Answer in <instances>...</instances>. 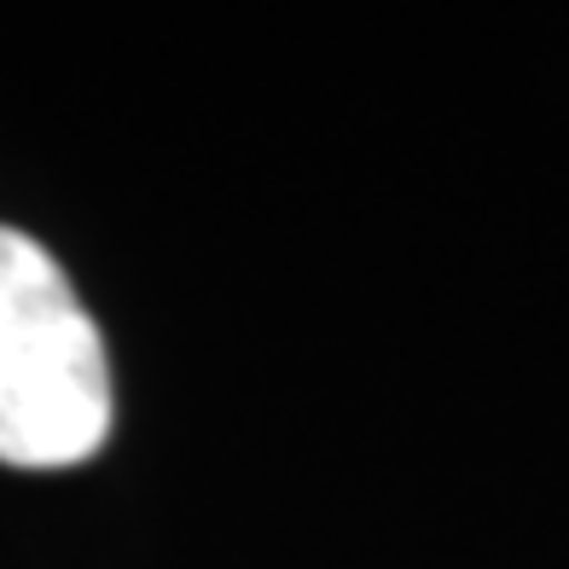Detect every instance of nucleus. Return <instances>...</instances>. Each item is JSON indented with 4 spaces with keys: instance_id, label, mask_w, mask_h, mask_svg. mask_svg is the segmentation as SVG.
<instances>
[{
    "instance_id": "1",
    "label": "nucleus",
    "mask_w": 569,
    "mask_h": 569,
    "mask_svg": "<svg viewBox=\"0 0 569 569\" xmlns=\"http://www.w3.org/2000/svg\"><path fill=\"white\" fill-rule=\"evenodd\" d=\"M111 436V360L41 239L0 227V465L59 471Z\"/></svg>"
}]
</instances>
